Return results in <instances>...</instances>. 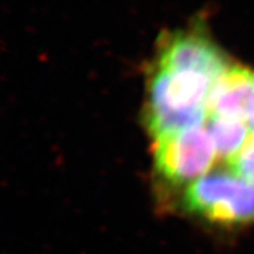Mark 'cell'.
<instances>
[{"instance_id": "1", "label": "cell", "mask_w": 254, "mask_h": 254, "mask_svg": "<svg viewBox=\"0 0 254 254\" xmlns=\"http://www.w3.org/2000/svg\"><path fill=\"white\" fill-rule=\"evenodd\" d=\"M215 81L194 71L155 68L145 122L154 140L201 127Z\"/></svg>"}, {"instance_id": "2", "label": "cell", "mask_w": 254, "mask_h": 254, "mask_svg": "<svg viewBox=\"0 0 254 254\" xmlns=\"http://www.w3.org/2000/svg\"><path fill=\"white\" fill-rule=\"evenodd\" d=\"M184 207L221 226L251 224L254 222V182L234 173L206 174L187 187Z\"/></svg>"}, {"instance_id": "3", "label": "cell", "mask_w": 254, "mask_h": 254, "mask_svg": "<svg viewBox=\"0 0 254 254\" xmlns=\"http://www.w3.org/2000/svg\"><path fill=\"white\" fill-rule=\"evenodd\" d=\"M215 157L214 142L202 126L157 139L154 144L155 171L172 185L193 183L206 176Z\"/></svg>"}, {"instance_id": "4", "label": "cell", "mask_w": 254, "mask_h": 254, "mask_svg": "<svg viewBox=\"0 0 254 254\" xmlns=\"http://www.w3.org/2000/svg\"><path fill=\"white\" fill-rule=\"evenodd\" d=\"M157 67L199 72L217 82L231 66L211 39L198 31H183L161 41Z\"/></svg>"}, {"instance_id": "5", "label": "cell", "mask_w": 254, "mask_h": 254, "mask_svg": "<svg viewBox=\"0 0 254 254\" xmlns=\"http://www.w3.org/2000/svg\"><path fill=\"white\" fill-rule=\"evenodd\" d=\"M207 110L214 118L250 122L254 117V71L231 66L215 82Z\"/></svg>"}, {"instance_id": "6", "label": "cell", "mask_w": 254, "mask_h": 254, "mask_svg": "<svg viewBox=\"0 0 254 254\" xmlns=\"http://www.w3.org/2000/svg\"><path fill=\"white\" fill-rule=\"evenodd\" d=\"M207 131L214 142L218 157L225 160L231 161L249 142V127L244 122L211 117Z\"/></svg>"}, {"instance_id": "7", "label": "cell", "mask_w": 254, "mask_h": 254, "mask_svg": "<svg viewBox=\"0 0 254 254\" xmlns=\"http://www.w3.org/2000/svg\"><path fill=\"white\" fill-rule=\"evenodd\" d=\"M231 172L254 182V138L251 136L245 147L230 161Z\"/></svg>"}, {"instance_id": "8", "label": "cell", "mask_w": 254, "mask_h": 254, "mask_svg": "<svg viewBox=\"0 0 254 254\" xmlns=\"http://www.w3.org/2000/svg\"><path fill=\"white\" fill-rule=\"evenodd\" d=\"M250 129H251V134H252L251 136H253L254 138V117L250 120Z\"/></svg>"}]
</instances>
